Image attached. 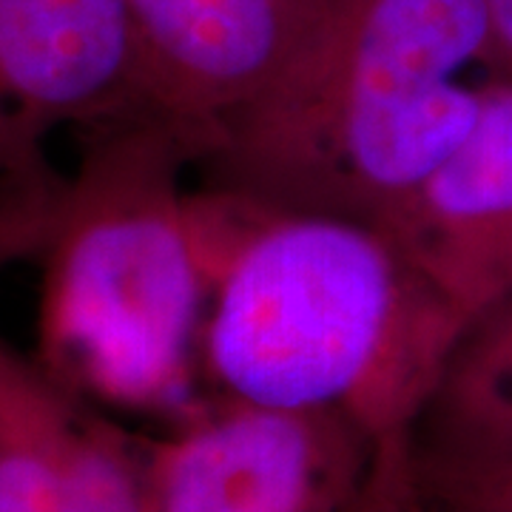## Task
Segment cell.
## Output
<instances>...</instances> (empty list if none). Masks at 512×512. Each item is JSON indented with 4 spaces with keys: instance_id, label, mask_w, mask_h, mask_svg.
<instances>
[{
    "instance_id": "6da1fadb",
    "label": "cell",
    "mask_w": 512,
    "mask_h": 512,
    "mask_svg": "<svg viewBox=\"0 0 512 512\" xmlns=\"http://www.w3.org/2000/svg\"><path fill=\"white\" fill-rule=\"evenodd\" d=\"M208 265L202 379L248 402L336 410L376 444L416 430L467 319L387 231L222 185L194 191Z\"/></svg>"
},
{
    "instance_id": "7a4b0ae2",
    "label": "cell",
    "mask_w": 512,
    "mask_h": 512,
    "mask_svg": "<svg viewBox=\"0 0 512 512\" xmlns=\"http://www.w3.org/2000/svg\"><path fill=\"white\" fill-rule=\"evenodd\" d=\"M490 60L481 0H325L274 83L220 131L211 185L390 231L470 134Z\"/></svg>"
},
{
    "instance_id": "3957f363",
    "label": "cell",
    "mask_w": 512,
    "mask_h": 512,
    "mask_svg": "<svg viewBox=\"0 0 512 512\" xmlns=\"http://www.w3.org/2000/svg\"><path fill=\"white\" fill-rule=\"evenodd\" d=\"M80 134L40 268L35 359L86 402L163 421L202 404L208 265L194 191L197 148L154 114Z\"/></svg>"
},
{
    "instance_id": "277c9868",
    "label": "cell",
    "mask_w": 512,
    "mask_h": 512,
    "mask_svg": "<svg viewBox=\"0 0 512 512\" xmlns=\"http://www.w3.org/2000/svg\"><path fill=\"white\" fill-rule=\"evenodd\" d=\"M143 444L154 512H345L379 447L336 410L222 393Z\"/></svg>"
},
{
    "instance_id": "5b68a950",
    "label": "cell",
    "mask_w": 512,
    "mask_h": 512,
    "mask_svg": "<svg viewBox=\"0 0 512 512\" xmlns=\"http://www.w3.org/2000/svg\"><path fill=\"white\" fill-rule=\"evenodd\" d=\"M128 3L143 55L148 114L188 137L200 163L225 123L288 66L325 9V0Z\"/></svg>"
},
{
    "instance_id": "8992f818",
    "label": "cell",
    "mask_w": 512,
    "mask_h": 512,
    "mask_svg": "<svg viewBox=\"0 0 512 512\" xmlns=\"http://www.w3.org/2000/svg\"><path fill=\"white\" fill-rule=\"evenodd\" d=\"M0 512H154L143 436L3 336Z\"/></svg>"
},
{
    "instance_id": "52a82bcc",
    "label": "cell",
    "mask_w": 512,
    "mask_h": 512,
    "mask_svg": "<svg viewBox=\"0 0 512 512\" xmlns=\"http://www.w3.org/2000/svg\"><path fill=\"white\" fill-rule=\"evenodd\" d=\"M467 325L512 293V83L484 86L470 134L387 231Z\"/></svg>"
},
{
    "instance_id": "ba28073f",
    "label": "cell",
    "mask_w": 512,
    "mask_h": 512,
    "mask_svg": "<svg viewBox=\"0 0 512 512\" xmlns=\"http://www.w3.org/2000/svg\"><path fill=\"white\" fill-rule=\"evenodd\" d=\"M0 83L46 134L148 114L128 0H0Z\"/></svg>"
},
{
    "instance_id": "9c48e42d",
    "label": "cell",
    "mask_w": 512,
    "mask_h": 512,
    "mask_svg": "<svg viewBox=\"0 0 512 512\" xmlns=\"http://www.w3.org/2000/svg\"><path fill=\"white\" fill-rule=\"evenodd\" d=\"M413 464L424 495L444 512H512V427L419 421Z\"/></svg>"
},
{
    "instance_id": "30bf717a",
    "label": "cell",
    "mask_w": 512,
    "mask_h": 512,
    "mask_svg": "<svg viewBox=\"0 0 512 512\" xmlns=\"http://www.w3.org/2000/svg\"><path fill=\"white\" fill-rule=\"evenodd\" d=\"M421 421L458 427L512 424V293L470 322Z\"/></svg>"
},
{
    "instance_id": "8fae6325",
    "label": "cell",
    "mask_w": 512,
    "mask_h": 512,
    "mask_svg": "<svg viewBox=\"0 0 512 512\" xmlns=\"http://www.w3.org/2000/svg\"><path fill=\"white\" fill-rule=\"evenodd\" d=\"M345 512H444L421 490L413 436L382 441L359 495Z\"/></svg>"
},
{
    "instance_id": "7c38bea8",
    "label": "cell",
    "mask_w": 512,
    "mask_h": 512,
    "mask_svg": "<svg viewBox=\"0 0 512 512\" xmlns=\"http://www.w3.org/2000/svg\"><path fill=\"white\" fill-rule=\"evenodd\" d=\"M490 23V60L512 83V0H481Z\"/></svg>"
},
{
    "instance_id": "4fadbf2b",
    "label": "cell",
    "mask_w": 512,
    "mask_h": 512,
    "mask_svg": "<svg viewBox=\"0 0 512 512\" xmlns=\"http://www.w3.org/2000/svg\"><path fill=\"white\" fill-rule=\"evenodd\" d=\"M510 427H512V424H510Z\"/></svg>"
}]
</instances>
